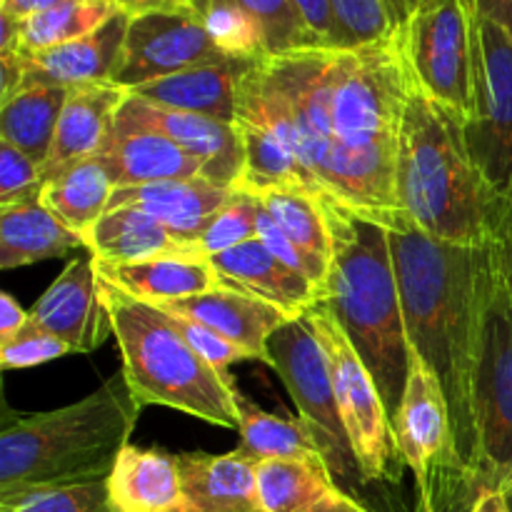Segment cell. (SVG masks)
<instances>
[{
	"mask_svg": "<svg viewBox=\"0 0 512 512\" xmlns=\"http://www.w3.org/2000/svg\"><path fill=\"white\" fill-rule=\"evenodd\" d=\"M475 413V490H500L512 478V185L490 188L475 245Z\"/></svg>",
	"mask_w": 512,
	"mask_h": 512,
	"instance_id": "obj_6",
	"label": "cell"
},
{
	"mask_svg": "<svg viewBox=\"0 0 512 512\" xmlns=\"http://www.w3.org/2000/svg\"><path fill=\"white\" fill-rule=\"evenodd\" d=\"M313 325L333 373L335 400H338L340 420L348 433L355 463L363 483H398L403 478V455L395 440L393 420L385 410L380 390L373 375L360 360L358 350L340 328L338 318L323 303L313 305L305 313Z\"/></svg>",
	"mask_w": 512,
	"mask_h": 512,
	"instance_id": "obj_8",
	"label": "cell"
},
{
	"mask_svg": "<svg viewBox=\"0 0 512 512\" xmlns=\"http://www.w3.org/2000/svg\"><path fill=\"white\" fill-rule=\"evenodd\" d=\"M470 158L493 190L512 185V35L475 13V113L465 125Z\"/></svg>",
	"mask_w": 512,
	"mask_h": 512,
	"instance_id": "obj_11",
	"label": "cell"
},
{
	"mask_svg": "<svg viewBox=\"0 0 512 512\" xmlns=\"http://www.w3.org/2000/svg\"><path fill=\"white\" fill-rule=\"evenodd\" d=\"M398 35L418 83L468 125L475 113V0H415Z\"/></svg>",
	"mask_w": 512,
	"mask_h": 512,
	"instance_id": "obj_9",
	"label": "cell"
},
{
	"mask_svg": "<svg viewBox=\"0 0 512 512\" xmlns=\"http://www.w3.org/2000/svg\"><path fill=\"white\" fill-rule=\"evenodd\" d=\"M255 475L263 512H310L340 490L323 460H265Z\"/></svg>",
	"mask_w": 512,
	"mask_h": 512,
	"instance_id": "obj_30",
	"label": "cell"
},
{
	"mask_svg": "<svg viewBox=\"0 0 512 512\" xmlns=\"http://www.w3.org/2000/svg\"><path fill=\"white\" fill-rule=\"evenodd\" d=\"M210 3H213V0H195V5H193V8H195V13H198L200 18H203V15L208 13Z\"/></svg>",
	"mask_w": 512,
	"mask_h": 512,
	"instance_id": "obj_52",
	"label": "cell"
},
{
	"mask_svg": "<svg viewBox=\"0 0 512 512\" xmlns=\"http://www.w3.org/2000/svg\"><path fill=\"white\" fill-rule=\"evenodd\" d=\"M498 493H500V498H503L505 508H508V512H512V478L498 490Z\"/></svg>",
	"mask_w": 512,
	"mask_h": 512,
	"instance_id": "obj_51",
	"label": "cell"
},
{
	"mask_svg": "<svg viewBox=\"0 0 512 512\" xmlns=\"http://www.w3.org/2000/svg\"><path fill=\"white\" fill-rule=\"evenodd\" d=\"M488 195L470 158L465 123L410 70L395 163L398 210L440 243L475 248L483 238Z\"/></svg>",
	"mask_w": 512,
	"mask_h": 512,
	"instance_id": "obj_5",
	"label": "cell"
},
{
	"mask_svg": "<svg viewBox=\"0 0 512 512\" xmlns=\"http://www.w3.org/2000/svg\"><path fill=\"white\" fill-rule=\"evenodd\" d=\"M165 313V310H163ZM168 315L170 323L175 325L180 335L190 343V348L200 355L208 365H213L223 378H233L228 373V368L233 363H245V360H255V355L250 350L240 348V345L230 343L228 338L218 335L215 330L205 328V325L195 323V320L183 318V315H173V313H165Z\"/></svg>",
	"mask_w": 512,
	"mask_h": 512,
	"instance_id": "obj_42",
	"label": "cell"
},
{
	"mask_svg": "<svg viewBox=\"0 0 512 512\" xmlns=\"http://www.w3.org/2000/svg\"><path fill=\"white\" fill-rule=\"evenodd\" d=\"M255 198L293 243L330 265L333 245H330L328 220H325L318 195L305 188H270Z\"/></svg>",
	"mask_w": 512,
	"mask_h": 512,
	"instance_id": "obj_33",
	"label": "cell"
},
{
	"mask_svg": "<svg viewBox=\"0 0 512 512\" xmlns=\"http://www.w3.org/2000/svg\"><path fill=\"white\" fill-rule=\"evenodd\" d=\"M165 313L183 315V318L195 320L205 328L215 330L218 335L228 338L230 343L250 350L255 360L268 363V338L285 325L290 318L275 305L255 298V295L243 293L233 285H218L203 295H195L188 300H175V303L155 305Z\"/></svg>",
	"mask_w": 512,
	"mask_h": 512,
	"instance_id": "obj_18",
	"label": "cell"
},
{
	"mask_svg": "<svg viewBox=\"0 0 512 512\" xmlns=\"http://www.w3.org/2000/svg\"><path fill=\"white\" fill-rule=\"evenodd\" d=\"M0 512H113V508L108 480H93L0 495Z\"/></svg>",
	"mask_w": 512,
	"mask_h": 512,
	"instance_id": "obj_34",
	"label": "cell"
},
{
	"mask_svg": "<svg viewBox=\"0 0 512 512\" xmlns=\"http://www.w3.org/2000/svg\"><path fill=\"white\" fill-rule=\"evenodd\" d=\"M183 3L188 5V8H193V5H195V0H183ZM193 10H195V8H193Z\"/></svg>",
	"mask_w": 512,
	"mask_h": 512,
	"instance_id": "obj_53",
	"label": "cell"
},
{
	"mask_svg": "<svg viewBox=\"0 0 512 512\" xmlns=\"http://www.w3.org/2000/svg\"><path fill=\"white\" fill-rule=\"evenodd\" d=\"M235 408H238V433L240 445L235 453L250 463H265V460H285V458H305L323 460V450L315 440L313 430L305 420L278 418L273 413H265L258 405L250 403L243 393H235ZM328 465V463H325Z\"/></svg>",
	"mask_w": 512,
	"mask_h": 512,
	"instance_id": "obj_29",
	"label": "cell"
},
{
	"mask_svg": "<svg viewBox=\"0 0 512 512\" xmlns=\"http://www.w3.org/2000/svg\"><path fill=\"white\" fill-rule=\"evenodd\" d=\"M85 248L83 235L60 223L40 200L0 205V268L15 270Z\"/></svg>",
	"mask_w": 512,
	"mask_h": 512,
	"instance_id": "obj_26",
	"label": "cell"
},
{
	"mask_svg": "<svg viewBox=\"0 0 512 512\" xmlns=\"http://www.w3.org/2000/svg\"><path fill=\"white\" fill-rule=\"evenodd\" d=\"M475 13L480 18L503 25L512 35V0H475Z\"/></svg>",
	"mask_w": 512,
	"mask_h": 512,
	"instance_id": "obj_46",
	"label": "cell"
},
{
	"mask_svg": "<svg viewBox=\"0 0 512 512\" xmlns=\"http://www.w3.org/2000/svg\"><path fill=\"white\" fill-rule=\"evenodd\" d=\"M70 353H73L70 345H65L63 340L55 338V335L45 333V330L38 328L35 323H28L18 335H13L10 340L0 343V368H35V365L50 363V360H58Z\"/></svg>",
	"mask_w": 512,
	"mask_h": 512,
	"instance_id": "obj_39",
	"label": "cell"
},
{
	"mask_svg": "<svg viewBox=\"0 0 512 512\" xmlns=\"http://www.w3.org/2000/svg\"><path fill=\"white\" fill-rule=\"evenodd\" d=\"M133 123L148 125L185 150L200 163V178L223 188H235L243 173V140L238 125L188 110L163 108L128 95L118 110Z\"/></svg>",
	"mask_w": 512,
	"mask_h": 512,
	"instance_id": "obj_13",
	"label": "cell"
},
{
	"mask_svg": "<svg viewBox=\"0 0 512 512\" xmlns=\"http://www.w3.org/2000/svg\"><path fill=\"white\" fill-rule=\"evenodd\" d=\"M128 23L130 15L120 10L103 28L85 35V38L70 40V43L40 50V53H23V83H48L60 85V88L105 83L113 75L118 55L123 50Z\"/></svg>",
	"mask_w": 512,
	"mask_h": 512,
	"instance_id": "obj_21",
	"label": "cell"
},
{
	"mask_svg": "<svg viewBox=\"0 0 512 512\" xmlns=\"http://www.w3.org/2000/svg\"><path fill=\"white\" fill-rule=\"evenodd\" d=\"M405 3H408V10H410L415 5V0H405Z\"/></svg>",
	"mask_w": 512,
	"mask_h": 512,
	"instance_id": "obj_54",
	"label": "cell"
},
{
	"mask_svg": "<svg viewBox=\"0 0 512 512\" xmlns=\"http://www.w3.org/2000/svg\"><path fill=\"white\" fill-rule=\"evenodd\" d=\"M60 3H65V0H0V15L23 23V20L45 13V10L55 8Z\"/></svg>",
	"mask_w": 512,
	"mask_h": 512,
	"instance_id": "obj_45",
	"label": "cell"
},
{
	"mask_svg": "<svg viewBox=\"0 0 512 512\" xmlns=\"http://www.w3.org/2000/svg\"><path fill=\"white\" fill-rule=\"evenodd\" d=\"M268 365L288 388L300 420H305L313 430L333 475H348L353 468L358 470L348 433L340 420L328 355L305 315L288 320L270 335Z\"/></svg>",
	"mask_w": 512,
	"mask_h": 512,
	"instance_id": "obj_10",
	"label": "cell"
},
{
	"mask_svg": "<svg viewBox=\"0 0 512 512\" xmlns=\"http://www.w3.org/2000/svg\"><path fill=\"white\" fill-rule=\"evenodd\" d=\"M388 10H390V18H393V25L395 28H400V25L408 20V3L405 0H388Z\"/></svg>",
	"mask_w": 512,
	"mask_h": 512,
	"instance_id": "obj_50",
	"label": "cell"
},
{
	"mask_svg": "<svg viewBox=\"0 0 512 512\" xmlns=\"http://www.w3.org/2000/svg\"><path fill=\"white\" fill-rule=\"evenodd\" d=\"M95 158L108 170L115 188L198 178L203 170L198 160L190 158L180 145L165 138L163 133L148 128V125L133 123L120 113L115 115L113 128Z\"/></svg>",
	"mask_w": 512,
	"mask_h": 512,
	"instance_id": "obj_15",
	"label": "cell"
},
{
	"mask_svg": "<svg viewBox=\"0 0 512 512\" xmlns=\"http://www.w3.org/2000/svg\"><path fill=\"white\" fill-rule=\"evenodd\" d=\"M305 28L318 48H333V10L330 0H295Z\"/></svg>",
	"mask_w": 512,
	"mask_h": 512,
	"instance_id": "obj_43",
	"label": "cell"
},
{
	"mask_svg": "<svg viewBox=\"0 0 512 512\" xmlns=\"http://www.w3.org/2000/svg\"><path fill=\"white\" fill-rule=\"evenodd\" d=\"M233 193L235 188H223L200 175L183 180H160V183L113 188L108 210H143L160 225H165L175 238L198 248V238L205 233L213 215L233 198Z\"/></svg>",
	"mask_w": 512,
	"mask_h": 512,
	"instance_id": "obj_16",
	"label": "cell"
},
{
	"mask_svg": "<svg viewBox=\"0 0 512 512\" xmlns=\"http://www.w3.org/2000/svg\"><path fill=\"white\" fill-rule=\"evenodd\" d=\"M68 88L48 83H23L0 100V140L15 145L43 168L58 130Z\"/></svg>",
	"mask_w": 512,
	"mask_h": 512,
	"instance_id": "obj_27",
	"label": "cell"
},
{
	"mask_svg": "<svg viewBox=\"0 0 512 512\" xmlns=\"http://www.w3.org/2000/svg\"><path fill=\"white\" fill-rule=\"evenodd\" d=\"M100 298L108 310L113 338L123 358L130 390L143 405H163L238 430L233 378H223L205 363L168 315L100 278Z\"/></svg>",
	"mask_w": 512,
	"mask_h": 512,
	"instance_id": "obj_7",
	"label": "cell"
},
{
	"mask_svg": "<svg viewBox=\"0 0 512 512\" xmlns=\"http://www.w3.org/2000/svg\"><path fill=\"white\" fill-rule=\"evenodd\" d=\"M235 125L243 140V173L235 190L258 195L270 188H305L320 195L313 175L273 130L243 115H235Z\"/></svg>",
	"mask_w": 512,
	"mask_h": 512,
	"instance_id": "obj_28",
	"label": "cell"
},
{
	"mask_svg": "<svg viewBox=\"0 0 512 512\" xmlns=\"http://www.w3.org/2000/svg\"><path fill=\"white\" fill-rule=\"evenodd\" d=\"M260 200L245 190H235L233 198L213 215L205 233L198 238V253L203 258L233 250L258 238Z\"/></svg>",
	"mask_w": 512,
	"mask_h": 512,
	"instance_id": "obj_37",
	"label": "cell"
},
{
	"mask_svg": "<svg viewBox=\"0 0 512 512\" xmlns=\"http://www.w3.org/2000/svg\"><path fill=\"white\" fill-rule=\"evenodd\" d=\"M120 8L115 0H65L45 13L33 15L20 25V53H40L70 40L85 38L103 28Z\"/></svg>",
	"mask_w": 512,
	"mask_h": 512,
	"instance_id": "obj_32",
	"label": "cell"
},
{
	"mask_svg": "<svg viewBox=\"0 0 512 512\" xmlns=\"http://www.w3.org/2000/svg\"><path fill=\"white\" fill-rule=\"evenodd\" d=\"M258 240L280 260V263H285L290 270H295V273L303 275L305 280H310V283L318 288V293L323 290L330 265L315 258V255L308 253L305 248H300L298 243H293V240L278 228V223L265 213L263 205H260L258 215Z\"/></svg>",
	"mask_w": 512,
	"mask_h": 512,
	"instance_id": "obj_41",
	"label": "cell"
},
{
	"mask_svg": "<svg viewBox=\"0 0 512 512\" xmlns=\"http://www.w3.org/2000/svg\"><path fill=\"white\" fill-rule=\"evenodd\" d=\"M128 95V90L118 88L110 80L68 88L48 160L40 168L43 183L68 173L70 168L100 153L103 140L108 138L115 123V115Z\"/></svg>",
	"mask_w": 512,
	"mask_h": 512,
	"instance_id": "obj_17",
	"label": "cell"
},
{
	"mask_svg": "<svg viewBox=\"0 0 512 512\" xmlns=\"http://www.w3.org/2000/svg\"><path fill=\"white\" fill-rule=\"evenodd\" d=\"M463 512H508L498 490H483Z\"/></svg>",
	"mask_w": 512,
	"mask_h": 512,
	"instance_id": "obj_49",
	"label": "cell"
},
{
	"mask_svg": "<svg viewBox=\"0 0 512 512\" xmlns=\"http://www.w3.org/2000/svg\"><path fill=\"white\" fill-rule=\"evenodd\" d=\"M30 323V310L20 308L18 300L10 293L0 295V343L18 335Z\"/></svg>",
	"mask_w": 512,
	"mask_h": 512,
	"instance_id": "obj_44",
	"label": "cell"
},
{
	"mask_svg": "<svg viewBox=\"0 0 512 512\" xmlns=\"http://www.w3.org/2000/svg\"><path fill=\"white\" fill-rule=\"evenodd\" d=\"M310 512H368V510H365L358 500H353L350 495H345L343 490H338V493L330 495L325 503H320L318 508H313Z\"/></svg>",
	"mask_w": 512,
	"mask_h": 512,
	"instance_id": "obj_48",
	"label": "cell"
},
{
	"mask_svg": "<svg viewBox=\"0 0 512 512\" xmlns=\"http://www.w3.org/2000/svg\"><path fill=\"white\" fill-rule=\"evenodd\" d=\"M113 178L98 158L75 165L68 173L48 180L40 193V203L73 233L85 235L108 213Z\"/></svg>",
	"mask_w": 512,
	"mask_h": 512,
	"instance_id": "obj_31",
	"label": "cell"
},
{
	"mask_svg": "<svg viewBox=\"0 0 512 512\" xmlns=\"http://www.w3.org/2000/svg\"><path fill=\"white\" fill-rule=\"evenodd\" d=\"M235 3L263 25L265 38H268V55L318 48L295 8V0H235Z\"/></svg>",
	"mask_w": 512,
	"mask_h": 512,
	"instance_id": "obj_38",
	"label": "cell"
},
{
	"mask_svg": "<svg viewBox=\"0 0 512 512\" xmlns=\"http://www.w3.org/2000/svg\"><path fill=\"white\" fill-rule=\"evenodd\" d=\"M115 5L128 15L150 13V10H193L183 0H115Z\"/></svg>",
	"mask_w": 512,
	"mask_h": 512,
	"instance_id": "obj_47",
	"label": "cell"
},
{
	"mask_svg": "<svg viewBox=\"0 0 512 512\" xmlns=\"http://www.w3.org/2000/svg\"><path fill=\"white\" fill-rule=\"evenodd\" d=\"M220 60H228V55L220 53L195 10H150L130 15L110 83L130 93L150 80Z\"/></svg>",
	"mask_w": 512,
	"mask_h": 512,
	"instance_id": "obj_12",
	"label": "cell"
},
{
	"mask_svg": "<svg viewBox=\"0 0 512 512\" xmlns=\"http://www.w3.org/2000/svg\"><path fill=\"white\" fill-rule=\"evenodd\" d=\"M208 260L218 270L223 285L255 295L288 313L290 318H303L313 305L320 303L318 288L280 263L258 238Z\"/></svg>",
	"mask_w": 512,
	"mask_h": 512,
	"instance_id": "obj_20",
	"label": "cell"
},
{
	"mask_svg": "<svg viewBox=\"0 0 512 512\" xmlns=\"http://www.w3.org/2000/svg\"><path fill=\"white\" fill-rule=\"evenodd\" d=\"M333 48H363L395 30L388 0H330Z\"/></svg>",
	"mask_w": 512,
	"mask_h": 512,
	"instance_id": "obj_36",
	"label": "cell"
},
{
	"mask_svg": "<svg viewBox=\"0 0 512 512\" xmlns=\"http://www.w3.org/2000/svg\"><path fill=\"white\" fill-rule=\"evenodd\" d=\"M85 248L100 265H128L173 255H200L198 248L175 238L165 225L135 208L108 210L88 233Z\"/></svg>",
	"mask_w": 512,
	"mask_h": 512,
	"instance_id": "obj_25",
	"label": "cell"
},
{
	"mask_svg": "<svg viewBox=\"0 0 512 512\" xmlns=\"http://www.w3.org/2000/svg\"><path fill=\"white\" fill-rule=\"evenodd\" d=\"M375 220L390 240L410 355L433 373L443 390L455 458L475 500V248L430 238L403 210Z\"/></svg>",
	"mask_w": 512,
	"mask_h": 512,
	"instance_id": "obj_2",
	"label": "cell"
},
{
	"mask_svg": "<svg viewBox=\"0 0 512 512\" xmlns=\"http://www.w3.org/2000/svg\"><path fill=\"white\" fill-rule=\"evenodd\" d=\"M203 23L220 53L228 58L260 60L268 55L263 25L235 0H213L208 13L203 15Z\"/></svg>",
	"mask_w": 512,
	"mask_h": 512,
	"instance_id": "obj_35",
	"label": "cell"
},
{
	"mask_svg": "<svg viewBox=\"0 0 512 512\" xmlns=\"http://www.w3.org/2000/svg\"><path fill=\"white\" fill-rule=\"evenodd\" d=\"M143 405L123 370L78 403L5 420L0 433V495L108 480L130 445Z\"/></svg>",
	"mask_w": 512,
	"mask_h": 512,
	"instance_id": "obj_4",
	"label": "cell"
},
{
	"mask_svg": "<svg viewBox=\"0 0 512 512\" xmlns=\"http://www.w3.org/2000/svg\"><path fill=\"white\" fill-rule=\"evenodd\" d=\"M30 323L70 345L73 353H93L113 335L108 310L100 298V275L95 258H73L63 273L30 308Z\"/></svg>",
	"mask_w": 512,
	"mask_h": 512,
	"instance_id": "obj_14",
	"label": "cell"
},
{
	"mask_svg": "<svg viewBox=\"0 0 512 512\" xmlns=\"http://www.w3.org/2000/svg\"><path fill=\"white\" fill-rule=\"evenodd\" d=\"M410 85L398 28L363 48L265 55L238 90V115L273 130L320 195L383 218L398 210L395 163Z\"/></svg>",
	"mask_w": 512,
	"mask_h": 512,
	"instance_id": "obj_1",
	"label": "cell"
},
{
	"mask_svg": "<svg viewBox=\"0 0 512 512\" xmlns=\"http://www.w3.org/2000/svg\"><path fill=\"white\" fill-rule=\"evenodd\" d=\"M43 170L30 155L0 140V205L40 200Z\"/></svg>",
	"mask_w": 512,
	"mask_h": 512,
	"instance_id": "obj_40",
	"label": "cell"
},
{
	"mask_svg": "<svg viewBox=\"0 0 512 512\" xmlns=\"http://www.w3.org/2000/svg\"><path fill=\"white\" fill-rule=\"evenodd\" d=\"M113 512H185L178 455L160 448H128L108 478Z\"/></svg>",
	"mask_w": 512,
	"mask_h": 512,
	"instance_id": "obj_23",
	"label": "cell"
},
{
	"mask_svg": "<svg viewBox=\"0 0 512 512\" xmlns=\"http://www.w3.org/2000/svg\"><path fill=\"white\" fill-rule=\"evenodd\" d=\"M98 275L123 293L150 305L175 303L223 285L218 270L203 255H173L128 265H100Z\"/></svg>",
	"mask_w": 512,
	"mask_h": 512,
	"instance_id": "obj_24",
	"label": "cell"
},
{
	"mask_svg": "<svg viewBox=\"0 0 512 512\" xmlns=\"http://www.w3.org/2000/svg\"><path fill=\"white\" fill-rule=\"evenodd\" d=\"M185 512H263L255 463L238 453H180Z\"/></svg>",
	"mask_w": 512,
	"mask_h": 512,
	"instance_id": "obj_22",
	"label": "cell"
},
{
	"mask_svg": "<svg viewBox=\"0 0 512 512\" xmlns=\"http://www.w3.org/2000/svg\"><path fill=\"white\" fill-rule=\"evenodd\" d=\"M318 198L333 245L320 303L338 318L395 420L408 388L410 348L388 233L373 215Z\"/></svg>",
	"mask_w": 512,
	"mask_h": 512,
	"instance_id": "obj_3",
	"label": "cell"
},
{
	"mask_svg": "<svg viewBox=\"0 0 512 512\" xmlns=\"http://www.w3.org/2000/svg\"><path fill=\"white\" fill-rule=\"evenodd\" d=\"M258 60L228 58L220 63L198 65L168 78L150 80L130 90V95L143 98L163 108L188 110V113L210 115V118L235 123L238 115V90L245 75Z\"/></svg>",
	"mask_w": 512,
	"mask_h": 512,
	"instance_id": "obj_19",
	"label": "cell"
}]
</instances>
